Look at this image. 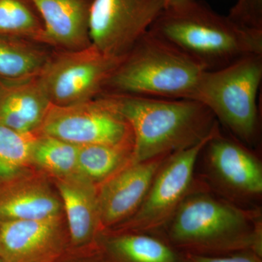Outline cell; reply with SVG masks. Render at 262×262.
<instances>
[{"mask_svg": "<svg viewBox=\"0 0 262 262\" xmlns=\"http://www.w3.org/2000/svg\"><path fill=\"white\" fill-rule=\"evenodd\" d=\"M108 95L132 130L133 163L192 147L220 127L211 112L195 100Z\"/></svg>", "mask_w": 262, "mask_h": 262, "instance_id": "2", "label": "cell"}, {"mask_svg": "<svg viewBox=\"0 0 262 262\" xmlns=\"http://www.w3.org/2000/svg\"><path fill=\"white\" fill-rule=\"evenodd\" d=\"M123 57L108 56L92 44L82 49L60 50L50 55L38 77L51 104L84 102L102 94Z\"/></svg>", "mask_w": 262, "mask_h": 262, "instance_id": "7", "label": "cell"}, {"mask_svg": "<svg viewBox=\"0 0 262 262\" xmlns=\"http://www.w3.org/2000/svg\"><path fill=\"white\" fill-rule=\"evenodd\" d=\"M32 8L27 0H0V37L42 44V21Z\"/></svg>", "mask_w": 262, "mask_h": 262, "instance_id": "21", "label": "cell"}, {"mask_svg": "<svg viewBox=\"0 0 262 262\" xmlns=\"http://www.w3.org/2000/svg\"><path fill=\"white\" fill-rule=\"evenodd\" d=\"M160 233L185 254L253 251L262 256L261 208L236 204L213 192L201 179Z\"/></svg>", "mask_w": 262, "mask_h": 262, "instance_id": "1", "label": "cell"}, {"mask_svg": "<svg viewBox=\"0 0 262 262\" xmlns=\"http://www.w3.org/2000/svg\"><path fill=\"white\" fill-rule=\"evenodd\" d=\"M187 262H262V256L253 251H241L222 256L186 254Z\"/></svg>", "mask_w": 262, "mask_h": 262, "instance_id": "24", "label": "cell"}, {"mask_svg": "<svg viewBox=\"0 0 262 262\" xmlns=\"http://www.w3.org/2000/svg\"><path fill=\"white\" fill-rule=\"evenodd\" d=\"M61 200L42 172L29 169L0 184V222L63 216Z\"/></svg>", "mask_w": 262, "mask_h": 262, "instance_id": "13", "label": "cell"}, {"mask_svg": "<svg viewBox=\"0 0 262 262\" xmlns=\"http://www.w3.org/2000/svg\"><path fill=\"white\" fill-rule=\"evenodd\" d=\"M37 133L78 146L134 141L128 122L111 96L104 94L69 106L51 103Z\"/></svg>", "mask_w": 262, "mask_h": 262, "instance_id": "8", "label": "cell"}, {"mask_svg": "<svg viewBox=\"0 0 262 262\" xmlns=\"http://www.w3.org/2000/svg\"><path fill=\"white\" fill-rule=\"evenodd\" d=\"M209 137L196 145L169 155L155 174L145 199L137 212L120 227L108 231H129L158 234L201 179L195 169Z\"/></svg>", "mask_w": 262, "mask_h": 262, "instance_id": "6", "label": "cell"}, {"mask_svg": "<svg viewBox=\"0 0 262 262\" xmlns=\"http://www.w3.org/2000/svg\"><path fill=\"white\" fill-rule=\"evenodd\" d=\"M63 205L70 249L94 245L102 232L98 213L97 186L78 173L54 179Z\"/></svg>", "mask_w": 262, "mask_h": 262, "instance_id": "14", "label": "cell"}, {"mask_svg": "<svg viewBox=\"0 0 262 262\" xmlns=\"http://www.w3.org/2000/svg\"><path fill=\"white\" fill-rule=\"evenodd\" d=\"M69 250L63 216L0 222V256L5 262H57Z\"/></svg>", "mask_w": 262, "mask_h": 262, "instance_id": "11", "label": "cell"}, {"mask_svg": "<svg viewBox=\"0 0 262 262\" xmlns=\"http://www.w3.org/2000/svg\"><path fill=\"white\" fill-rule=\"evenodd\" d=\"M194 0H162L164 9L179 8L192 3Z\"/></svg>", "mask_w": 262, "mask_h": 262, "instance_id": "25", "label": "cell"}, {"mask_svg": "<svg viewBox=\"0 0 262 262\" xmlns=\"http://www.w3.org/2000/svg\"><path fill=\"white\" fill-rule=\"evenodd\" d=\"M51 102L38 75L18 80L0 79V125L21 134H36Z\"/></svg>", "mask_w": 262, "mask_h": 262, "instance_id": "16", "label": "cell"}, {"mask_svg": "<svg viewBox=\"0 0 262 262\" xmlns=\"http://www.w3.org/2000/svg\"><path fill=\"white\" fill-rule=\"evenodd\" d=\"M149 31L206 71L220 70L244 57L262 54V31L234 23L201 0L164 9Z\"/></svg>", "mask_w": 262, "mask_h": 262, "instance_id": "3", "label": "cell"}, {"mask_svg": "<svg viewBox=\"0 0 262 262\" xmlns=\"http://www.w3.org/2000/svg\"><path fill=\"white\" fill-rule=\"evenodd\" d=\"M57 262H103V260L100 257L99 255L98 254L97 257L96 258H92V259H84V260H75V261H62L61 259L58 260Z\"/></svg>", "mask_w": 262, "mask_h": 262, "instance_id": "26", "label": "cell"}, {"mask_svg": "<svg viewBox=\"0 0 262 262\" xmlns=\"http://www.w3.org/2000/svg\"><path fill=\"white\" fill-rule=\"evenodd\" d=\"M96 251L103 262H187L166 239L146 232L102 231Z\"/></svg>", "mask_w": 262, "mask_h": 262, "instance_id": "17", "label": "cell"}, {"mask_svg": "<svg viewBox=\"0 0 262 262\" xmlns=\"http://www.w3.org/2000/svg\"><path fill=\"white\" fill-rule=\"evenodd\" d=\"M40 15L42 44L72 51L91 44L89 17L93 0H27Z\"/></svg>", "mask_w": 262, "mask_h": 262, "instance_id": "15", "label": "cell"}, {"mask_svg": "<svg viewBox=\"0 0 262 262\" xmlns=\"http://www.w3.org/2000/svg\"><path fill=\"white\" fill-rule=\"evenodd\" d=\"M261 80L262 54L251 55L220 70L204 71L190 99L206 106L231 135L253 149L259 141Z\"/></svg>", "mask_w": 262, "mask_h": 262, "instance_id": "5", "label": "cell"}, {"mask_svg": "<svg viewBox=\"0 0 262 262\" xmlns=\"http://www.w3.org/2000/svg\"><path fill=\"white\" fill-rule=\"evenodd\" d=\"M204 71L187 54L148 31L122 58L101 94L190 99Z\"/></svg>", "mask_w": 262, "mask_h": 262, "instance_id": "4", "label": "cell"}, {"mask_svg": "<svg viewBox=\"0 0 262 262\" xmlns=\"http://www.w3.org/2000/svg\"><path fill=\"white\" fill-rule=\"evenodd\" d=\"M168 155L132 162L97 185L98 213L102 231L116 229L135 214L145 199L155 174Z\"/></svg>", "mask_w": 262, "mask_h": 262, "instance_id": "12", "label": "cell"}, {"mask_svg": "<svg viewBox=\"0 0 262 262\" xmlns=\"http://www.w3.org/2000/svg\"><path fill=\"white\" fill-rule=\"evenodd\" d=\"M79 146L53 136L37 133L31 163L53 179L77 173Z\"/></svg>", "mask_w": 262, "mask_h": 262, "instance_id": "20", "label": "cell"}, {"mask_svg": "<svg viewBox=\"0 0 262 262\" xmlns=\"http://www.w3.org/2000/svg\"><path fill=\"white\" fill-rule=\"evenodd\" d=\"M39 43L0 37V79L18 80L37 75L50 53Z\"/></svg>", "mask_w": 262, "mask_h": 262, "instance_id": "19", "label": "cell"}, {"mask_svg": "<svg viewBox=\"0 0 262 262\" xmlns=\"http://www.w3.org/2000/svg\"><path fill=\"white\" fill-rule=\"evenodd\" d=\"M36 134H21L0 125V184L31 169Z\"/></svg>", "mask_w": 262, "mask_h": 262, "instance_id": "22", "label": "cell"}, {"mask_svg": "<svg viewBox=\"0 0 262 262\" xmlns=\"http://www.w3.org/2000/svg\"><path fill=\"white\" fill-rule=\"evenodd\" d=\"M163 10L162 0H93L91 44L108 56L123 57Z\"/></svg>", "mask_w": 262, "mask_h": 262, "instance_id": "10", "label": "cell"}, {"mask_svg": "<svg viewBox=\"0 0 262 262\" xmlns=\"http://www.w3.org/2000/svg\"><path fill=\"white\" fill-rule=\"evenodd\" d=\"M0 262H5V260L3 259V258H2L1 256H0Z\"/></svg>", "mask_w": 262, "mask_h": 262, "instance_id": "27", "label": "cell"}, {"mask_svg": "<svg viewBox=\"0 0 262 262\" xmlns=\"http://www.w3.org/2000/svg\"><path fill=\"white\" fill-rule=\"evenodd\" d=\"M134 141L79 146L77 173L96 186L132 163Z\"/></svg>", "mask_w": 262, "mask_h": 262, "instance_id": "18", "label": "cell"}, {"mask_svg": "<svg viewBox=\"0 0 262 262\" xmlns=\"http://www.w3.org/2000/svg\"><path fill=\"white\" fill-rule=\"evenodd\" d=\"M227 16L246 28L262 31V0H238Z\"/></svg>", "mask_w": 262, "mask_h": 262, "instance_id": "23", "label": "cell"}, {"mask_svg": "<svg viewBox=\"0 0 262 262\" xmlns=\"http://www.w3.org/2000/svg\"><path fill=\"white\" fill-rule=\"evenodd\" d=\"M201 155L206 170L203 181L213 192L244 206L261 199L262 164L252 148L232 135H224L220 128Z\"/></svg>", "mask_w": 262, "mask_h": 262, "instance_id": "9", "label": "cell"}]
</instances>
